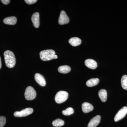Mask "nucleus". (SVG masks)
Segmentation results:
<instances>
[{
	"label": "nucleus",
	"mask_w": 127,
	"mask_h": 127,
	"mask_svg": "<svg viewBox=\"0 0 127 127\" xmlns=\"http://www.w3.org/2000/svg\"><path fill=\"white\" fill-rule=\"evenodd\" d=\"M127 114V107L124 106L119 110L116 114L114 117L115 122H117L123 118Z\"/></svg>",
	"instance_id": "obj_6"
},
{
	"label": "nucleus",
	"mask_w": 127,
	"mask_h": 127,
	"mask_svg": "<svg viewBox=\"0 0 127 127\" xmlns=\"http://www.w3.org/2000/svg\"><path fill=\"white\" fill-rule=\"evenodd\" d=\"M58 71L61 73H68L70 71L71 68L68 65L60 66L58 68Z\"/></svg>",
	"instance_id": "obj_17"
},
{
	"label": "nucleus",
	"mask_w": 127,
	"mask_h": 127,
	"mask_svg": "<svg viewBox=\"0 0 127 127\" xmlns=\"http://www.w3.org/2000/svg\"><path fill=\"white\" fill-rule=\"evenodd\" d=\"M101 116L97 115L93 118L89 123L88 127H96L100 123Z\"/></svg>",
	"instance_id": "obj_8"
},
{
	"label": "nucleus",
	"mask_w": 127,
	"mask_h": 127,
	"mask_svg": "<svg viewBox=\"0 0 127 127\" xmlns=\"http://www.w3.org/2000/svg\"><path fill=\"white\" fill-rule=\"evenodd\" d=\"M40 17L38 12L34 13L32 17V21L34 27L38 28L40 26Z\"/></svg>",
	"instance_id": "obj_10"
},
{
	"label": "nucleus",
	"mask_w": 127,
	"mask_h": 127,
	"mask_svg": "<svg viewBox=\"0 0 127 127\" xmlns=\"http://www.w3.org/2000/svg\"><path fill=\"white\" fill-rule=\"evenodd\" d=\"M6 119L4 116H0V127H3L5 125Z\"/></svg>",
	"instance_id": "obj_21"
},
{
	"label": "nucleus",
	"mask_w": 127,
	"mask_h": 127,
	"mask_svg": "<svg viewBox=\"0 0 127 127\" xmlns=\"http://www.w3.org/2000/svg\"><path fill=\"white\" fill-rule=\"evenodd\" d=\"M35 79L36 81L42 87L45 86L46 83L45 78L42 75L39 73H36L35 74Z\"/></svg>",
	"instance_id": "obj_9"
},
{
	"label": "nucleus",
	"mask_w": 127,
	"mask_h": 127,
	"mask_svg": "<svg viewBox=\"0 0 127 127\" xmlns=\"http://www.w3.org/2000/svg\"><path fill=\"white\" fill-rule=\"evenodd\" d=\"M4 57L6 65L9 68H13L16 63L15 57L13 52L9 50L5 51L4 53Z\"/></svg>",
	"instance_id": "obj_1"
},
{
	"label": "nucleus",
	"mask_w": 127,
	"mask_h": 127,
	"mask_svg": "<svg viewBox=\"0 0 127 127\" xmlns=\"http://www.w3.org/2000/svg\"><path fill=\"white\" fill-rule=\"evenodd\" d=\"M16 17L15 16L9 17L5 18L3 20V22L7 25H14L17 23Z\"/></svg>",
	"instance_id": "obj_13"
},
{
	"label": "nucleus",
	"mask_w": 127,
	"mask_h": 127,
	"mask_svg": "<svg viewBox=\"0 0 127 127\" xmlns=\"http://www.w3.org/2000/svg\"><path fill=\"white\" fill-rule=\"evenodd\" d=\"M1 1L4 4L7 5L10 3V0H1Z\"/></svg>",
	"instance_id": "obj_23"
},
{
	"label": "nucleus",
	"mask_w": 127,
	"mask_h": 127,
	"mask_svg": "<svg viewBox=\"0 0 127 127\" xmlns=\"http://www.w3.org/2000/svg\"><path fill=\"white\" fill-rule=\"evenodd\" d=\"M64 124V122L63 120L60 119H58L53 121L52 122V125L55 127H61L63 126Z\"/></svg>",
	"instance_id": "obj_19"
},
{
	"label": "nucleus",
	"mask_w": 127,
	"mask_h": 127,
	"mask_svg": "<svg viewBox=\"0 0 127 127\" xmlns=\"http://www.w3.org/2000/svg\"><path fill=\"white\" fill-rule=\"evenodd\" d=\"M69 18L64 11H62L60 14L58 22L60 25L67 24L69 22Z\"/></svg>",
	"instance_id": "obj_7"
},
{
	"label": "nucleus",
	"mask_w": 127,
	"mask_h": 127,
	"mask_svg": "<svg viewBox=\"0 0 127 127\" xmlns=\"http://www.w3.org/2000/svg\"><path fill=\"white\" fill-rule=\"evenodd\" d=\"M82 108L83 112L86 113L92 111L94 109V107L89 103L84 102L82 104Z\"/></svg>",
	"instance_id": "obj_11"
},
{
	"label": "nucleus",
	"mask_w": 127,
	"mask_h": 127,
	"mask_svg": "<svg viewBox=\"0 0 127 127\" xmlns=\"http://www.w3.org/2000/svg\"><path fill=\"white\" fill-rule=\"evenodd\" d=\"M33 112V109L31 108H27L21 111H17L14 113V116L16 117H26L31 114Z\"/></svg>",
	"instance_id": "obj_5"
},
{
	"label": "nucleus",
	"mask_w": 127,
	"mask_h": 127,
	"mask_svg": "<svg viewBox=\"0 0 127 127\" xmlns=\"http://www.w3.org/2000/svg\"><path fill=\"white\" fill-rule=\"evenodd\" d=\"M40 57L44 61H50L53 59H56L58 56L56 55L55 51L52 50H43L40 53Z\"/></svg>",
	"instance_id": "obj_2"
},
{
	"label": "nucleus",
	"mask_w": 127,
	"mask_h": 127,
	"mask_svg": "<svg viewBox=\"0 0 127 127\" xmlns=\"http://www.w3.org/2000/svg\"><path fill=\"white\" fill-rule=\"evenodd\" d=\"M121 82L123 89L127 91V75L123 76L121 79Z\"/></svg>",
	"instance_id": "obj_18"
},
{
	"label": "nucleus",
	"mask_w": 127,
	"mask_h": 127,
	"mask_svg": "<svg viewBox=\"0 0 127 127\" xmlns=\"http://www.w3.org/2000/svg\"><path fill=\"white\" fill-rule=\"evenodd\" d=\"M25 2L28 4H32L37 1V0H25Z\"/></svg>",
	"instance_id": "obj_22"
},
{
	"label": "nucleus",
	"mask_w": 127,
	"mask_h": 127,
	"mask_svg": "<svg viewBox=\"0 0 127 127\" xmlns=\"http://www.w3.org/2000/svg\"><path fill=\"white\" fill-rule=\"evenodd\" d=\"M99 82V79L98 78H92L87 82L86 85L88 87H93L97 85Z\"/></svg>",
	"instance_id": "obj_16"
},
{
	"label": "nucleus",
	"mask_w": 127,
	"mask_h": 127,
	"mask_svg": "<svg viewBox=\"0 0 127 127\" xmlns=\"http://www.w3.org/2000/svg\"><path fill=\"white\" fill-rule=\"evenodd\" d=\"M69 43L73 46H77L81 43L82 41L79 38L77 37H72L69 39Z\"/></svg>",
	"instance_id": "obj_14"
},
{
	"label": "nucleus",
	"mask_w": 127,
	"mask_h": 127,
	"mask_svg": "<svg viewBox=\"0 0 127 127\" xmlns=\"http://www.w3.org/2000/svg\"><path fill=\"white\" fill-rule=\"evenodd\" d=\"M98 96L101 101L103 102H105L107 99V92L105 89H101L98 92Z\"/></svg>",
	"instance_id": "obj_15"
},
{
	"label": "nucleus",
	"mask_w": 127,
	"mask_h": 127,
	"mask_svg": "<svg viewBox=\"0 0 127 127\" xmlns=\"http://www.w3.org/2000/svg\"><path fill=\"white\" fill-rule=\"evenodd\" d=\"M68 96V93L66 91H59L55 96V101L58 103H62L67 100Z\"/></svg>",
	"instance_id": "obj_3"
},
{
	"label": "nucleus",
	"mask_w": 127,
	"mask_h": 127,
	"mask_svg": "<svg viewBox=\"0 0 127 127\" xmlns=\"http://www.w3.org/2000/svg\"><path fill=\"white\" fill-rule=\"evenodd\" d=\"M74 113V110L72 107H68L62 111V113L65 116H70Z\"/></svg>",
	"instance_id": "obj_20"
},
{
	"label": "nucleus",
	"mask_w": 127,
	"mask_h": 127,
	"mask_svg": "<svg viewBox=\"0 0 127 127\" xmlns=\"http://www.w3.org/2000/svg\"><path fill=\"white\" fill-rule=\"evenodd\" d=\"M25 96L26 100H32L36 97V93L32 87L29 86L27 87L25 91Z\"/></svg>",
	"instance_id": "obj_4"
},
{
	"label": "nucleus",
	"mask_w": 127,
	"mask_h": 127,
	"mask_svg": "<svg viewBox=\"0 0 127 127\" xmlns=\"http://www.w3.org/2000/svg\"><path fill=\"white\" fill-rule=\"evenodd\" d=\"M1 59L0 57V69L1 68Z\"/></svg>",
	"instance_id": "obj_24"
},
{
	"label": "nucleus",
	"mask_w": 127,
	"mask_h": 127,
	"mask_svg": "<svg viewBox=\"0 0 127 127\" xmlns=\"http://www.w3.org/2000/svg\"><path fill=\"white\" fill-rule=\"evenodd\" d=\"M85 64L88 68L95 69L97 67L96 62L92 59H88L85 61Z\"/></svg>",
	"instance_id": "obj_12"
}]
</instances>
